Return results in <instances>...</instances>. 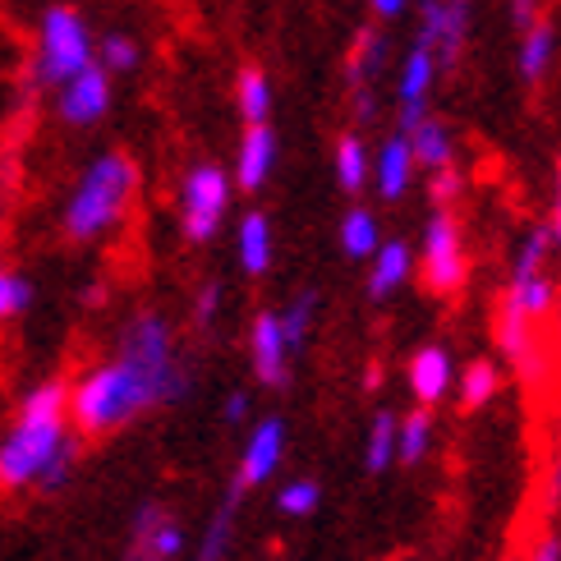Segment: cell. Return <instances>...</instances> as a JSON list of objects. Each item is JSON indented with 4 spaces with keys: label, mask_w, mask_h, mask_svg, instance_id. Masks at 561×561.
Instances as JSON below:
<instances>
[{
    "label": "cell",
    "mask_w": 561,
    "mask_h": 561,
    "mask_svg": "<svg viewBox=\"0 0 561 561\" xmlns=\"http://www.w3.org/2000/svg\"><path fill=\"white\" fill-rule=\"evenodd\" d=\"M313 313H318V295H313V290L295 295V299L286 304V309L276 313V318H280V336H286L290 355H299L304 341H309V332H313Z\"/></svg>",
    "instance_id": "26"
},
{
    "label": "cell",
    "mask_w": 561,
    "mask_h": 561,
    "mask_svg": "<svg viewBox=\"0 0 561 561\" xmlns=\"http://www.w3.org/2000/svg\"><path fill=\"white\" fill-rule=\"evenodd\" d=\"M368 5H373V14H378V19H396V14H405L410 0H368Z\"/></svg>",
    "instance_id": "37"
},
{
    "label": "cell",
    "mask_w": 561,
    "mask_h": 561,
    "mask_svg": "<svg viewBox=\"0 0 561 561\" xmlns=\"http://www.w3.org/2000/svg\"><path fill=\"white\" fill-rule=\"evenodd\" d=\"M138 60H144V51H138V42L129 33H106L98 42V65L106 69V75H129Z\"/></svg>",
    "instance_id": "30"
},
{
    "label": "cell",
    "mask_w": 561,
    "mask_h": 561,
    "mask_svg": "<svg viewBox=\"0 0 561 561\" xmlns=\"http://www.w3.org/2000/svg\"><path fill=\"white\" fill-rule=\"evenodd\" d=\"M396 465V414L378 410L368 424V442H364V470L368 474H382Z\"/></svg>",
    "instance_id": "25"
},
{
    "label": "cell",
    "mask_w": 561,
    "mask_h": 561,
    "mask_svg": "<svg viewBox=\"0 0 561 561\" xmlns=\"http://www.w3.org/2000/svg\"><path fill=\"white\" fill-rule=\"evenodd\" d=\"M355 115L359 121H373V92L368 88H355Z\"/></svg>",
    "instance_id": "38"
},
{
    "label": "cell",
    "mask_w": 561,
    "mask_h": 561,
    "mask_svg": "<svg viewBox=\"0 0 561 561\" xmlns=\"http://www.w3.org/2000/svg\"><path fill=\"white\" fill-rule=\"evenodd\" d=\"M249 359H253V378H259L263 387L280 391L290 382V345L286 336H280V318L276 309H263L259 318H253L249 327Z\"/></svg>",
    "instance_id": "10"
},
{
    "label": "cell",
    "mask_w": 561,
    "mask_h": 561,
    "mask_svg": "<svg viewBox=\"0 0 561 561\" xmlns=\"http://www.w3.org/2000/svg\"><path fill=\"white\" fill-rule=\"evenodd\" d=\"M69 442H75V428H69V382L46 378L19 401L10 433L0 437V493L37 488Z\"/></svg>",
    "instance_id": "2"
},
{
    "label": "cell",
    "mask_w": 561,
    "mask_h": 561,
    "mask_svg": "<svg viewBox=\"0 0 561 561\" xmlns=\"http://www.w3.org/2000/svg\"><path fill=\"white\" fill-rule=\"evenodd\" d=\"M190 391L171 322L161 313H134L121 332V350L69 382V428L75 437H111L138 414L175 405Z\"/></svg>",
    "instance_id": "1"
},
{
    "label": "cell",
    "mask_w": 561,
    "mask_h": 561,
    "mask_svg": "<svg viewBox=\"0 0 561 561\" xmlns=\"http://www.w3.org/2000/svg\"><path fill=\"white\" fill-rule=\"evenodd\" d=\"M437 75H442V69H437L433 46L414 42L405 65H401V79H396V98H401V125H396V134H410L428 115V92H433Z\"/></svg>",
    "instance_id": "12"
},
{
    "label": "cell",
    "mask_w": 561,
    "mask_h": 561,
    "mask_svg": "<svg viewBox=\"0 0 561 561\" xmlns=\"http://www.w3.org/2000/svg\"><path fill=\"white\" fill-rule=\"evenodd\" d=\"M28 304H33V280L23 276V272L0 267V322L28 313Z\"/></svg>",
    "instance_id": "31"
},
{
    "label": "cell",
    "mask_w": 561,
    "mask_h": 561,
    "mask_svg": "<svg viewBox=\"0 0 561 561\" xmlns=\"http://www.w3.org/2000/svg\"><path fill=\"white\" fill-rule=\"evenodd\" d=\"M318 502H322L318 479H290V483H280V488H276V511H280V516H290V520L313 516Z\"/></svg>",
    "instance_id": "29"
},
{
    "label": "cell",
    "mask_w": 561,
    "mask_h": 561,
    "mask_svg": "<svg viewBox=\"0 0 561 561\" xmlns=\"http://www.w3.org/2000/svg\"><path fill=\"white\" fill-rule=\"evenodd\" d=\"M410 152H414V167H424V171H447L456 167V148H451V129L437 121V115H424L410 134Z\"/></svg>",
    "instance_id": "18"
},
{
    "label": "cell",
    "mask_w": 561,
    "mask_h": 561,
    "mask_svg": "<svg viewBox=\"0 0 561 561\" xmlns=\"http://www.w3.org/2000/svg\"><path fill=\"white\" fill-rule=\"evenodd\" d=\"M552 51H557V33H552V23L539 19L529 33H520V79L539 83L552 65Z\"/></svg>",
    "instance_id": "24"
},
{
    "label": "cell",
    "mask_w": 561,
    "mask_h": 561,
    "mask_svg": "<svg viewBox=\"0 0 561 561\" xmlns=\"http://www.w3.org/2000/svg\"><path fill=\"white\" fill-rule=\"evenodd\" d=\"M511 23H516L520 33H529L534 23H539V0H511Z\"/></svg>",
    "instance_id": "34"
},
{
    "label": "cell",
    "mask_w": 561,
    "mask_h": 561,
    "mask_svg": "<svg viewBox=\"0 0 561 561\" xmlns=\"http://www.w3.org/2000/svg\"><path fill=\"white\" fill-rule=\"evenodd\" d=\"M456 198H460V171H456V167L433 171V203L451 213V203H456Z\"/></svg>",
    "instance_id": "33"
},
{
    "label": "cell",
    "mask_w": 561,
    "mask_h": 561,
    "mask_svg": "<svg viewBox=\"0 0 561 561\" xmlns=\"http://www.w3.org/2000/svg\"><path fill=\"white\" fill-rule=\"evenodd\" d=\"M405 382H410V396L419 401V410H433L451 396L456 387V359L447 345H419L410 355V368H405Z\"/></svg>",
    "instance_id": "13"
},
{
    "label": "cell",
    "mask_w": 561,
    "mask_h": 561,
    "mask_svg": "<svg viewBox=\"0 0 561 561\" xmlns=\"http://www.w3.org/2000/svg\"><path fill=\"white\" fill-rule=\"evenodd\" d=\"M336 240H341L345 259H373V253L382 249V226H378V217H373L368 207H350V213L341 217Z\"/></svg>",
    "instance_id": "22"
},
{
    "label": "cell",
    "mask_w": 561,
    "mask_h": 561,
    "mask_svg": "<svg viewBox=\"0 0 561 561\" xmlns=\"http://www.w3.org/2000/svg\"><path fill=\"white\" fill-rule=\"evenodd\" d=\"M414 272V249L405 240H382V249L373 253V272H368V299H387L410 280Z\"/></svg>",
    "instance_id": "16"
},
{
    "label": "cell",
    "mask_w": 561,
    "mask_h": 561,
    "mask_svg": "<svg viewBox=\"0 0 561 561\" xmlns=\"http://www.w3.org/2000/svg\"><path fill=\"white\" fill-rule=\"evenodd\" d=\"M98 60V37H92L88 19L75 5H51L37 23V79L42 83H69L75 75Z\"/></svg>",
    "instance_id": "4"
},
{
    "label": "cell",
    "mask_w": 561,
    "mask_h": 561,
    "mask_svg": "<svg viewBox=\"0 0 561 561\" xmlns=\"http://www.w3.org/2000/svg\"><path fill=\"white\" fill-rule=\"evenodd\" d=\"M217 313H221V286H217V280H207V286L198 290V299H194V322L198 327H213Z\"/></svg>",
    "instance_id": "32"
},
{
    "label": "cell",
    "mask_w": 561,
    "mask_h": 561,
    "mask_svg": "<svg viewBox=\"0 0 561 561\" xmlns=\"http://www.w3.org/2000/svg\"><path fill=\"white\" fill-rule=\"evenodd\" d=\"M382 56H387V42L373 33V28H364V33L355 37V51H350V60H345L350 83H355V88H368V79L382 69Z\"/></svg>",
    "instance_id": "27"
},
{
    "label": "cell",
    "mask_w": 561,
    "mask_h": 561,
    "mask_svg": "<svg viewBox=\"0 0 561 561\" xmlns=\"http://www.w3.org/2000/svg\"><path fill=\"white\" fill-rule=\"evenodd\" d=\"M230 213V171L217 161H198L190 167L180 184V230L190 244H207L217 240V230Z\"/></svg>",
    "instance_id": "5"
},
{
    "label": "cell",
    "mask_w": 561,
    "mask_h": 561,
    "mask_svg": "<svg viewBox=\"0 0 561 561\" xmlns=\"http://www.w3.org/2000/svg\"><path fill=\"white\" fill-rule=\"evenodd\" d=\"M424 286L433 295H456L470 276V259H465V236H460V221L447 207H437L424 226Z\"/></svg>",
    "instance_id": "6"
},
{
    "label": "cell",
    "mask_w": 561,
    "mask_h": 561,
    "mask_svg": "<svg viewBox=\"0 0 561 561\" xmlns=\"http://www.w3.org/2000/svg\"><path fill=\"white\" fill-rule=\"evenodd\" d=\"M433 410H410L396 414V465H424L433 451Z\"/></svg>",
    "instance_id": "19"
},
{
    "label": "cell",
    "mask_w": 561,
    "mask_h": 561,
    "mask_svg": "<svg viewBox=\"0 0 561 561\" xmlns=\"http://www.w3.org/2000/svg\"><path fill=\"white\" fill-rule=\"evenodd\" d=\"M276 171V129L272 125H249L240 138V152H236V175L230 184L244 194H259L263 184Z\"/></svg>",
    "instance_id": "14"
},
{
    "label": "cell",
    "mask_w": 561,
    "mask_h": 561,
    "mask_svg": "<svg viewBox=\"0 0 561 561\" xmlns=\"http://www.w3.org/2000/svg\"><path fill=\"white\" fill-rule=\"evenodd\" d=\"M465 33H470V0H424V28H419V42L433 46L437 69L456 65Z\"/></svg>",
    "instance_id": "11"
},
{
    "label": "cell",
    "mask_w": 561,
    "mask_h": 561,
    "mask_svg": "<svg viewBox=\"0 0 561 561\" xmlns=\"http://www.w3.org/2000/svg\"><path fill=\"white\" fill-rule=\"evenodd\" d=\"M525 561H561V539H557V534H548V539L534 543V552Z\"/></svg>",
    "instance_id": "36"
},
{
    "label": "cell",
    "mask_w": 561,
    "mask_h": 561,
    "mask_svg": "<svg viewBox=\"0 0 561 561\" xmlns=\"http://www.w3.org/2000/svg\"><path fill=\"white\" fill-rule=\"evenodd\" d=\"M548 226H552V236L561 240V161H557V198H552V221Z\"/></svg>",
    "instance_id": "39"
},
{
    "label": "cell",
    "mask_w": 561,
    "mask_h": 561,
    "mask_svg": "<svg viewBox=\"0 0 561 561\" xmlns=\"http://www.w3.org/2000/svg\"><path fill=\"white\" fill-rule=\"evenodd\" d=\"M368 180H373V157H368V144L364 138L350 129V134H341V144H336V184L341 190L355 198V194H364L368 190Z\"/></svg>",
    "instance_id": "20"
},
{
    "label": "cell",
    "mask_w": 561,
    "mask_h": 561,
    "mask_svg": "<svg viewBox=\"0 0 561 561\" xmlns=\"http://www.w3.org/2000/svg\"><path fill=\"white\" fill-rule=\"evenodd\" d=\"M221 414H226V424H244V419H249V391H230Z\"/></svg>",
    "instance_id": "35"
},
{
    "label": "cell",
    "mask_w": 561,
    "mask_h": 561,
    "mask_svg": "<svg viewBox=\"0 0 561 561\" xmlns=\"http://www.w3.org/2000/svg\"><path fill=\"white\" fill-rule=\"evenodd\" d=\"M56 106H60V121L75 125V129H88V125L106 121V111H111V75L92 60L83 75L60 83V102Z\"/></svg>",
    "instance_id": "9"
},
{
    "label": "cell",
    "mask_w": 561,
    "mask_h": 561,
    "mask_svg": "<svg viewBox=\"0 0 561 561\" xmlns=\"http://www.w3.org/2000/svg\"><path fill=\"white\" fill-rule=\"evenodd\" d=\"M184 557V525L161 502H144L129 529L125 561H180Z\"/></svg>",
    "instance_id": "8"
},
{
    "label": "cell",
    "mask_w": 561,
    "mask_h": 561,
    "mask_svg": "<svg viewBox=\"0 0 561 561\" xmlns=\"http://www.w3.org/2000/svg\"><path fill=\"white\" fill-rule=\"evenodd\" d=\"M280 460H286V419L267 414V419H259V424L249 428V437H244L240 470H236V483H230V493L244 497L249 488L272 483V474L280 470Z\"/></svg>",
    "instance_id": "7"
},
{
    "label": "cell",
    "mask_w": 561,
    "mask_h": 561,
    "mask_svg": "<svg viewBox=\"0 0 561 561\" xmlns=\"http://www.w3.org/2000/svg\"><path fill=\"white\" fill-rule=\"evenodd\" d=\"M236 106L244 115V129L249 125H267V115H272V79L263 75L259 65L240 69V79H236Z\"/></svg>",
    "instance_id": "23"
},
{
    "label": "cell",
    "mask_w": 561,
    "mask_h": 561,
    "mask_svg": "<svg viewBox=\"0 0 561 561\" xmlns=\"http://www.w3.org/2000/svg\"><path fill=\"white\" fill-rule=\"evenodd\" d=\"M552 309H557V345H561V295H557V304H552Z\"/></svg>",
    "instance_id": "40"
},
{
    "label": "cell",
    "mask_w": 561,
    "mask_h": 561,
    "mask_svg": "<svg viewBox=\"0 0 561 561\" xmlns=\"http://www.w3.org/2000/svg\"><path fill=\"white\" fill-rule=\"evenodd\" d=\"M236 253H240V267L244 276H263L272 267V253H276V240H272V221L267 213H244L240 217V230H236Z\"/></svg>",
    "instance_id": "17"
},
{
    "label": "cell",
    "mask_w": 561,
    "mask_h": 561,
    "mask_svg": "<svg viewBox=\"0 0 561 561\" xmlns=\"http://www.w3.org/2000/svg\"><path fill=\"white\" fill-rule=\"evenodd\" d=\"M502 391V368L493 359H470L456 378V396H460V410H483L493 405V396Z\"/></svg>",
    "instance_id": "21"
},
{
    "label": "cell",
    "mask_w": 561,
    "mask_h": 561,
    "mask_svg": "<svg viewBox=\"0 0 561 561\" xmlns=\"http://www.w3.org/2000/svg\"><path fill=\"white\" fill-rule=\"evenodd\" d=\"M138 194V167L129 152H102L92 157L79 184L69 190L65 198V213H60V230L75 244H92V240H106L115 226L129 217V203Z\"/></svg>",
    "instance_id": "3"
},
{
    "label": "cell",
    "mask_w": 561,
    "mask_h": 561,
    "mask_svg": "<svg viewBox=\"0 0 561 561\" xmlns=\"http://www.w3.org/2000/svg\"><path fill=\"white\" fill-rule=\"evenodd\" d=\"M373 180H378V194L387 203L405 198L410 180H414V152H410V138L405 134H391L387 144L378 148V157H373Z\"/></svg>",
    "instance_id": "15"
},
{
    "label": "cell",
    "mask_w": 561,
    "mask_h": 561,
    "mask_svg": "<svg viewBox=\"0 0 561 561\" xmlns=\"http://www.w3.org/2000/svg\"><path fill=\"white\" fill-rule=\"evenodd\" d=\"M236 506H240V497L230 493V497L217 506V516L207 520V534H203V543H198V561H221V557H226L230 529H236Z\"/></svg>",
    "instance_id": "28"
},
{
    "label": "cell",
    "mask_w": 561,
    "mask_h": 561,
    "mask_svg": "<svg viewBox=\"0 0 561 561\" xmlns=\"http://www.w3.org/2000/svg\"><path fill=\"white\" fill-rule=\"evenodd\" d=\"M557 479H561V451H557Z\"/></svg>",
    "instance_id": "41"
}]
</instances>
